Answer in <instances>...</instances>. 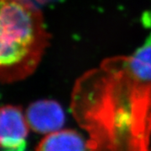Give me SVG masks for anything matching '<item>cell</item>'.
Listing matches in <instances>:
<instances>
[{
	"label": "cell",
	"instance_id": "6da1fadb",
	"mask_svg": "<svg viewBox=\"0 0 151 151\" xmlns=\"http://www.w3.org/2000/svg\"><path fill=\"white\" fill-rule=\"evenodd\" d=\"M70 110L88 134V151H151V33L132 55L80 76Z\"/></svg>",
	"mask_w": 151,
	"mask_h": 151
},
{
	"label": "cell",
	"instance_id": "7a4b0ae2",
	"mask_svg": "<svg viewBox=\"0 0 151 151\" xmlns=\"http://www.w3.org/2000/svg\"><path fill=\"white\" fill-rule=\"evenodd\" d=\"M50 35L29 0H0V81L11 83L36 70Z\"/></svg>",
	"mask_w": 151,
	"mask_h": 151
},
{
	"label": "cell",
	"instance_id": "3957f363",
	"mask_svg": "<svg viewBox=\"0 0 151 151\" xmlns=\"http://www.w3.org/2000/svg\"><path fill=\"white\" fill-rule=\"evenodd\" d=\"M29 127L19 107H0V148L4 151H25Z\"/></svg>",
	"mask_w": 151,
	"mask_h": 151
},
{
	"label": "cell",
	"instance_id": "277c9868",
	"mask_svg": "<svg viewBox=\"0 0 151 151\" xmlns=\"http://www.w3.org/2000/svg\"><path fill=\"white\" fill-rule=\"evenodd\" d=\"M25 118L32 131L47 135L60 130L65 124V116L57 102L39 100L28 107Z\"/></svg>",
	"mask_w": 151,
	"mask_h": 151
},
{
	"label": "cell",
	"instance_id": "5b68a950",
	"mask_svg": "<svg viewBox=\"0 0 151 151\" xmlns=\"http://www.w3.org/2000/svg\"><path fill=\"white\" fill-rule=\"evenodd\" d=\"M35 151H88L87 140L75 130H59L47 134Z\"/></svg>",
	"mask_w": 151,
	"mask_h": 151
},
{
	"label": "cell",
	"instance_id": "8992f818",
	"mask_svg": "<svg viewBox=\"0 0 151 151\" xmlns=\"http://www.w3.org/2000/svg\"><path fill=\"white\" fill-rule=\"evenodd\" d=\"M29 1H31V0H29ZM34 1H38V2H42V1H45V0H34Z\"/></svg>",
	"mask_w": 151,
	"mask_h": 151
}]
</instances>
